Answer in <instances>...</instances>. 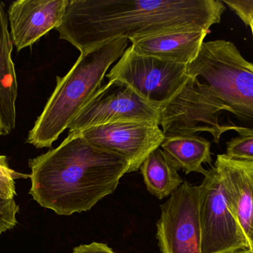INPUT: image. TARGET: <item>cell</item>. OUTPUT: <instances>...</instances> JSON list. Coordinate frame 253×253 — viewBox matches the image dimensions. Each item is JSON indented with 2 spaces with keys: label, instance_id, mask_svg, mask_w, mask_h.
Instances as JSON below:
<instances>
[{
  "label": "cell",
  "instance_id": "cell-1",
  "mask_svg": "<svg viewBox=\"0 0 253 253\" xmlns=\"http://www.w3.org/2000/svg\"><path fill=\"white\" fill-rule=\"evenodd\" d=\"M225 10L220 0H69L56 30L83 53L117 38L209 31Z\"/></svg>",
  "mask_w": 253,
  "mask_h": 253
},
{
  "label": "cell",
  "instance_id": "cell-10",
  "mask_svg": "<svg viewBox=\"0 0 253 253\" xmlns=\"http://www.w3.org/2000/svg\"><path fill=\"white\" fill-rule=\"evenodd\" d=\"M87 142L129 162V172L138 170L150 153L161 147L165 134L159 126L143 122H117L80 132Z\"/></svg>",
  "mask_w": 253,
  "mask_h": 253
},
{
  "label": "cell",
  "instance_id": "cell-15",
  "mask_svg": "<svg viewBox=\"0 0 253 253\" xmlns=\"http://www.w3.org/2000/svg\"><path fill=\"white\" fill-rule=\"evenodd\" d=\"M139 169L147 190L159 200L170 196L184 182L160 147L149 154Z\"/></svg>",
  "mask_w": 253,
  "mask_h": 253
},
{
  "label": "cell",
  "instance_id": "cell-12",
  "mask_svg": "<svg viewBox=\"0 0 253 253\" xmlns=\"http://www.w3.org/2000/svg\"><path fill=\"white\" fill-rule=\"evenodd\" d=\"M227 204L253 252V161L218 154L214 164Z\"/></svg>",
  "mask_w": 253,
  "mask_h": 253
},
{
  "label": "cell",
  "instance_id": "cell-16",
  "mask_svg": "<svg viewBox=\"0 0 253 253\" xmlns=\"http://www.w3.org/2000/svg\"><path fill=\"white\" fill-rule=\"evenodd\" d=\"M13 46L8 25L0 21V116L1 99L13 87L17 80L11 56Z\"/></svg>",
  "mask_w": 253,
  "mask_h": 253
},
{
  "label": "cell",
  "instance_id": "cell-5",
  "mask_svg": "<svg viewBox=\"0 0 253 253\" xmlns=\"http://www.w3.org/2000/svg\"><path fill=\"white\" fill-rule=\"evenodd\" d=\"M224 111L233 114L209 86L189 76L181 90L164 105L160 125L165 135H196L208 132L219 144L221 135L228 131L240 133L245 127L221 123Z\"/></svg>",
  "mask_w": 253,
  "mask_h": 253
},
{
  "label": "cell",
  "instance_id": "cell-3",
  "mask_svg": "<svg viewBox=\"0 0 253 253\" xmlns=\"http://www.w3.org/2000/svg\"><path fill=\"white\" fill-rule=\"evenodd\" d=\"M128 39L117 38L81 53L56 86L28 133L26 143L36 148H51L78 113L102 88L111 65L123 56Z\"/></svg>",
  "mask_w": 253,
  "mask_h": 253
},
{
  "label": "cell",
  "instance_id": "cell-20",
  "mask_svg": "<svg viewBox=\"0 0 253 253\" xmlns=\"http://www.w3.org/2000/svg\"><path fill=\"white\" fill-rule=\"evenodd\" d=\"M223 3L231 8L246 25L253 22V0H223Z\"/></svg>",
  "mask_w": 253,
  "mask_h": 253
},
{
  "label": "cell",
  "instance_id": "cell-9",
  "mask_svg": "<svg viewBox=\"0 0 253 253\" xmlns=\"http://www.w3.org/2000/svg\"><path fill=\"white\" fill-rule=\"evenodd\" d=\"M114 83L118 89L111 93V83L102 86L70 123L69 132H81L92 126L117 122L160 125L161 105L147 101L128 86Z\"/></svg>",
  "mask_w": 253,
  "mask_h": 253
},
{
  "label": "cell",
  "instance_id": "cell-22",
  "mask_svg": "<svg viewBox=\"0 0 253 253\" xmlns=\"http://www.w3.org/2000/svg\"><path fill=\"white\" fill-rule=\"evenodd\" d=\"M2 135H6L5 132H4V128H3L2 124H1V121H0V137Z\"/></svg>",
  "mask_w": 253,
  "mask_h": 253
},
{
  "label": "cell",
  "instance_id": "cell-7",
  "mask_svg": "<svg viewBox=\"0 0 253 253\" xmlns=\"http://www.w3.org/2000/svg\"><path fill=\"white\" fill-rule=\"evenodd\" d=\"M200 188L199 218L202 253H235L248 249L246 238L230 211L219 177L212 166Z\"/></svg>",
  "mask_w": 253,
  "mask_h": 253
},
{
  "label": "cell",
  "instance_id": "cell-17",
  "mask_svg": "<svg viewBox=\"0 0 253 253\" xmlns=\"http://www.w3.org/2000/svg\"><path fill=\"white\" fill-rule=\"evenodd\" d=\"M226 155L235 160L253 161V134L239 135L227 143Z\"/></svg>",
  "mask_w": 253,
  "mask_h": 253
},
{
  "label": "cell",
  "instance_id": "cell-19",
  "mask_svg": "<svg viewBox=\"0 0 253 253\" xmlns=\"http://www.w3.org/2000/svg\"><path fill=\"white\" fill-rule=\"evenodd\" d=\"M19 210V206L14 199H7L0 195V235L16 225V214Z\"/></svg>",
  "mask_w": 253,
  "mask_h": 253
},
{
  "label": "cell",
  "instance_id": "cell-8",
  "mask_svg": "<svg viewBox=\"0 0 253 253\" xmlns=\"http://www.w3.org/2000/svg\"><path fill=\"white\" fill-rule=\"evenodd\" d=\"M199 186L183 184L161 205L156 238L162 253H202Z\"/></svg>",
  "mask_w": 253,
  "mask_h": 253
},
{
  "label": "cell",
  "instance_id": "cell-18",
  "mask_svg": "<svg viewBox=\"0 0 253 253\" xmlns=\"http://www.w3.org/2000/svg\"><path fill=\"white\" fill-rule=\"evenodd\" d=\"M30 178V175L16 172L9 167L7 157L0 155V195L13 199L16 195L15 180Z\"/></svg>",
  "mask_w": 253,
  "mask_h": 253
},
{
  "label": "cell",
  "instance_id": "cell-24",
  "mask_svg": "<svg viewBox=\"0 0 253 253\" xmlns=\"http://www.w3.org/2000/svg\"><path fill=\"white\" fill-rule=\"evenodd\" d=\"M250 26H251V30H252V34H253V22H252V23L251 24V25H250Z\"/></svg>",
  "mask_w": 253,
  "mask_h": 253
},
{
  "label": "cell",
  "instance_id": "cell-14",
  "mask_svg": "<svg viewBox=\"0 0 253 253\" xmlns=\"http://www.w3.org/2000/svg\"><path fill=\"white\" fill-rule=\"evenodd\" d=\"M164 154L170 164L186 174L206 173L204 163L212 164L210 141L197 135H165L161 144Z\"/></svg>",
  "mask_w": 253,
  "mask_h": 253
},
{
  "label": "cell",
  "instance_id": "cell-6",
  "mask_svg": "<svg viewBox=\"0 0 253 253\" xmlns=\"http://www.w3.org/2000/svg\"><path fill=\"white\" fill-rule=\"evenodd\" d=\"M187 66L140 54L129 46L106 77L109 82L128 86L147 101L163 107L187 81Z\"/></svg>",
  "mask_w": 253,
  "mask_h": 253
},
{
  "label": "cell",
  "instance_id": "cell-23",
  "mask_svg": "<svg viewBox=\"0 0 253 253\" xmlns=\"http://www.w3.org/2000/svg\"><path fill=\"white\" fill-rule=\"evenodd\" d=\"M235 253H253V251H250L249 249L243 250V251H238Z\"/></svg>",
  "mask_w": 253,
  "mask_h": 253
},
{
  "label": "cell",
  "instance_id": "cell-2",
  "mask_svg": "<svg viewBox=\"0 0 253 253\" xmlns=\"http://www.w3.org/2000/svg\"><path fill=\"white\" fill-rule=\"evenodd\" d=\"M28 164L30 195L59 215L90 210L115 192L130 166L125 157L87 142L80 132H69L59 147Z\"/></svg>",
  "mask_w": 253,
  "mask_h": 253
},
{
  "label": "cell",
  "instance_id": "cell-21",
  "mask_svg": "<svg viewBox=\"0 0 253 253\" xmlns=\"http://www.w3.org/2000/svg\"><path fill=\"white\" fill-rule=\"evenodd\" d=\"M73 253H116L105 244L93 242L90 245H83L74 248Z\"/></svg>",
  "mask_w": 253,
  "mask_h": 253
},
{
  "label": "cell",
  "instance_id": "cell-13",
  "mask_svg": "<svg viewBox=\"0 0 253 253\" xmlns=\"http://www.w3.org/2000/svg\"><path fill=\"white\" fill-rule=\"evenodd\" d=\"M209 31H182L130 39L136 53L187 65L200 51Z\"/></svg>",
  "mask_w": 253,
  "mask_h": 253
},
{
  "label": "cell",
  "instance_id": "cell-4",
  "mask_svg": "<svg viewBox=\"0 0 253 253\" xmlns=\"http://www.w3.org/2000/svg\"><path fill=\"white\" fill-rule=\"evenodd\" d=\"M187 74L211 88L253 134V62L247 60L232 42L204 43L196 59L187 65Z\"/></svg>",
  "mask_w": 253,
  "mask_h": 253
},
{
  "label": "cell",
  "instance_id": "cell-11",
  "mask_svg": "<svg viewBox=\"0 0 253 253\" xmlns=\"http://www.w3.org/2000/svg\"><path fill=\"white\" fill-rule=\"evenodd\" d=\"M69 0H18L7 9L12 43L17 51L37 43L62 23Z\"/></svg>",
  "mask_w": 253,
  "mask_h": 253
}]
</instances>
